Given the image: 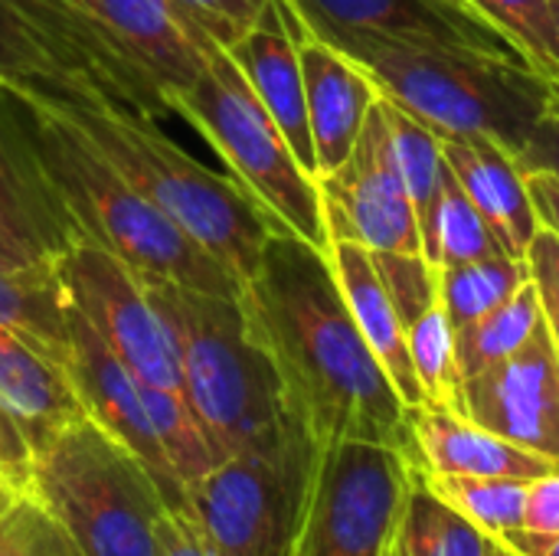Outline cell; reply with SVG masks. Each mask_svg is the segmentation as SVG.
Segmentation results:
<instances>
[{
	"instance_id": "6da1fadb",
	"label": "cell",
	"mask_w": 559,
	"mask_h": 556,
	"mask_svg": "<svg viewBox=\"0 0 559 556\" xmlns=\"http://www.w3.org/2000/svg\"><path fill=\"white\" fill-rule=\"evenodd\" d=\"M239 305L288 413L318 442H377L413 462L409 406L364 341L324 249L275 229Z\"/></svg>"
},
{
	"instance_id": "7a4b0ae2",
	"label": "cell",
	"mask_w": 559,
	"mask_h": 556,
	"mask_svg": "<svg viewBox=\"0 0 559 556\" xmlns=\"http://www.w3.org/2000/svg\"><path fill=\"white\" fill-rule=\"evenodd\" d=\"M29 128V141L49 193L72 229L118 256L144 285H180L239 298V279L200 249L167 213L134 190L98 147L56 108L10 92Z\"/></svg>"
},
{
	"instance_id": "3957f363",
	"label": "cell",
	"mask_w": 559,
	"mask_h": 556,
	"mask_svg": "<svg viewBox=\"0 0 559 556\" xmlns=\"http://www.w3.org/2000/svg\"><path fill=\"white\" fill-rule=\"evenodd\" d=\"M377 92L439 138H491L518 151L554 108L550 79L524 59L386 33H334Z\"/></svg>"
},
{
	"instance_id": "277c9868",
	"label": "cell",
	"mask_w": 559,
	"mask_h": 556,
	"mask_svg": "<svg viewBox=\"0 0 559 556\" xmlns=\"http://www.w3.org/2000/svg\"><path fill=\"white\" fill-rule=\"evenodd\" d=\"M43 105L66 115L134 190H141L200 249L229 269L239 285L252 279L269 236L285 229L229 174L210 170L190 157L170 134L157 128L154 118L111 102Z\"/></svg>"
},
{
	"instance_id": "5b68a950",
	"label": "cell",
	"mask_w": 559,
	"mask_h": 556,
	"mask_svg": "<svg viewBox=\"0 0 559 556\" xmlns=\"http://www.w3.org/2000/svg\"><path fill=\"white\" fill-rule=\"evenodd\" d=\"M147 288L170 324L183 397L223 459L265 446L298 423L239 298L180 285Z\"/></svg>"
},
{
	"instance_id": "8992f818",
	"label": "cell",
	"mask_w": 559,
	"mask_h": 556,
	"mask_svg": "<svg viewBox=\"0 0 559 556\" xmlns=\"http://www.w3.org/2000/svg\"><path fill=\"white\" fill-rule=\"evenodd\" d=\"M82 556H160L167 501L151 469L82 416L33 449L26 492Z\"/></svg>"
},
{
	"instance_id": "52a82bcc",
	"label": "cell",
	"mask_w": 559,
	"mask_h": 556,
	"mask_svg": "<svg viewBox=\"0 0 559 556\" xmlns=\"http://www.w3.org/2000/svg\"><path fill=\"white\" fill-rule=\"evenodd\" d=\"M170 115L183 118L226 164V174L288 233L328 252V226L318 177H311L285 134L262 108L226 49L206 56L193 85L167 95Z\"/></svg>"
},
{
	"instance_id": "ba28073f",
	"label": "cell",
	"mask_w": 559,
	"mask_h": 556,
	"mask_svg": "<svg viewBox=\"0 0 559 556\" xmlns=\"http://www.w3.org/2000/svg\"><path fill=\"white\" fill-rule=\"evenodd\" d=\"M318 449L292 423L278 439L226 456L190 482L183 514L216 556H292Z\"/></svg>"
},
{
	"instance_id": "9c48e42d",
	"label": "cell",
	"mask_w": 559,
	"mask_h": 556,
	"mask_svg": "<svg viewBox=\"0 0 559 556\" xmlns=\"http://www.w3.org/2000/svg\"><path fill=\"white\" fill-rule=\"evenodd\" d=\"M409 488L413 462L390 446H321L292 556H390Z\"/></svg>"
},
{
	"instance_id": "30bf717a",
	"label": "cell",
	"mask_w": 559,
	"mask_h": 556,
	"mask_svg": "<svg viewBox=\"0 0 559 556\" xmlns=\"http://www.w3.org/2000/svg\"><path fill=\"white\" fill-rule=\"evenodd\" d=\"M69 305L144 383L183 390L170 324L151 288L108 249L75 239L52 256Z\"/></svg>"
},
{
	"instance_id": "8fae6325",
	"label": "cell",
	"mask_w": 559,
	"mask_h": 556,
	"mask_svg": "<svg viewBox=\"0 0 559 556\" xmlns=\"http://www.w3.org/2000/svg\"><path fill=\"white\" fill-rule=\"evenodd\" d=\"M328 242L350 239L370 252H423L416 206L393 167L383 102L367 111L350 157L318 177Z\"/></svg>"
},
{
	"instance_id": "7c38bea8",
	"label": "cell",
	"mask_w": 559,
	"mask_h": 556,
	"mask_svg": "<svg viewBox=\"0 0 559 556\" xmlns=\"http://www.w3.org/2000/svg\"><path fill=\"white\" fill-rule=\"evenodd\" d=\"M465 416L559 465V354L547 324L518 354L465 380Z\"/></svg>"
},
{
	"instance_id": "4fadbf2b",
	"label": "cell",
	"mask_w": 559,
	"mask_h": 556,
	"mask_svg": "<svg viewBox=\"0 0 559 556\" xmlns=\"http://www.w3.org/2000/svg\"><path fill=\"white\" fill-rule=\"evenodd\" d=\"M69 377L88 419L128 446L157 478V488L170 511L187 508V492L174 475L157 433L144 406L141 380L124 367V360L102 341V334L69 305Z\"/></svg>"
},
{
	"instance_id": "5bb4252c",
	"label": "cell",
	"mask_w": 559,
	"mask_h": 556,
	"mask_svg": "<svg viewBox=\"0 0 559 556\" xmlns=\"http://www.w3.org/2000/svg\"><path fill=\"white\" fill-rule=\"evenodd\" d=\"M288 7L305 33L318 39L334 33H386L524 59V52L468 0H288Z\"/></svg>"
},
{
	"instance_id": "9a60e30c",
	"label": "cell",
	"mask_w": 559,
	"mask_h": 556,
	"mask_svg": "<svg viewBox=\"0 0 559 556\" xmlns=\"http://www.w3.org/2000/svg\"><path fill=\"white\" fill-rule=\"evenodd\" d=\"M85 10L115 49L164 95V105L167 95L197 82L206 56L216 49L177 0H85Z\"/></svg>"
},
{
	"instance_id": "2e32d148",
	"label": "cell",
	"mask_w": 559,
	"mask_h": 556,
	"mask_svg": "<svg viewBox=\"0 0 559 556\" xmlns=\"http://www.w3.org/2000/svg\"><path fill=\"white\" fill-rule=\"evenodd\" d=\"M305 36L301 20L288 7V0H272L262 20L233 46L226 49L239 66L242 79L272 115L278 131L285 134L288 147L295 151L298 164L314 174V147L308 131V105H305V79H301V56L298 39Z\"/></svg>"
},
{
	"instance_id": "e0dca14e",
	"label": "cell",
	"mask_w": 559,
	"mask_h": 556,
	"mask_svg": "<svg viewBox=\"0 0 559 556\" xmlns=\"http://www.w3.org/2000/svg\"><path fill=\"white\" fill-rule=\"evenodd\" d=\"M298 56L305 79L308 131L314 147V174L324 177L350 157L367 111L373 108L380 92L357 62H350L341 49L311 33L298 39Z\"/></svg>"
},
{
	"instance_id": "ac0fdd59",
	"label": "cell",
	"mask_w": 559,
	"mask_h": 556,
	"mask_svg": "<svg viewBox=\"0 0 559 556\" xmlns=\"http://www.w3.org/2000/svg\"><path fill=\"white\" fill-rule=\"evenodd\" d=\"M3 3L23 13L66 59H72L108 102L147 115L154 121L170 115L164 95L115 49L105 29L92 20L85 0H3Z\"/></svg>"
},
{
	"instance_id": "d6986e66",
	"label": "cell",
	"mask_w": 559,
	"mask_h": 556,
	"mask_svg": "<svg viewBox=\"0 0 559 556\" xmlns=\"http://www.w3.org/2000/svg\"><path fill=\"white\" fill-rule=\"evenodd\" d=\"M413 465L426 475H478V478H524L534 482L559 469L557 462L527 452L504 436L478 426L465 413L439 406H413Z\"/></svg>"
},
{
	"instance_id": "ffe728a7",
	"label": "cell",
	"mask_w": 559,
	"mask_h": 556,
	"mask_svg": "<svg viewBox=\"0 0 559 556\" xmlns=\"http://www.w3.org/2000/svg\"><path fill=\"white\" fill-rule=\"evenodd\" d=\"M442 154L452 177L478 206V213L488 220L501 246L511 256L524 259L540 223L531 203L527 177L521 174L514 151L491 138L475 134V138H442Z\"/></svg>"
},
{
	"instance_id": "44dd1931",
	"label": "cell",
	"mask_w": 559,
	"mask_h": 556,
	"mask_svg": "<svg viewBox=\"0 0 559 556\" xmlns=\"http://www.w3.org/2000/svg\"><path fill=\"white\" fill-rule=\"evenodd\" d=\"M0 406L16 419L29 449L85 416L69 364L0 328Z\"/></svg>"
},
{
	"instance_id": "7402d4cb",
	"label": "cell",
	"mask_w": 559,
	"mask_h": 556,
	"mask_svg": "<svg viewBox=\"0 0 559 556\" xmlns=\"http://www.w3.org/2000/svg\"><path fill=\"white\" fill-rule=\"evenodd\" d=\"M328 259H331L334 279L341 285V295H344L364 341L370 344V351L390 374L396 393L403 397V403L409 410L423 406V390H419V380H416V370L409 360V347H406V328H403L400 311L373 265V252L350 239H331Z\"/></svg>"
},
{
	"instance_id": "603a6c76",
	"label": "cell",
	"mask_w": 559,
	"mask_h": 556,
	"mask_svg": "<svg viewBox=\"0 0 559 556\" xmlns=\"http://www.w3.org/2000/svg\"><path fill=\"white\" fill-rule=\"evenodd\" d=\"M0 88L39 102H108L23 13L0 0ZM115 105V102H111Z\"/></svg>"
},
{
	"instance_id": "cb8c5ba5",
	"label": "cell",
	"mask_w": 559,
	"mask_h": 556,
	"mask_svg": "<svg viewBox=\"0 0 559 556\" xmlns=\"http://www.w3.org/2000/svg\"><path fill=\"white\" fill-rule=\"evenodd\" d=\"M0 328L69 364V298L52 259L0 269Z\"/></svg>"
},
{
	"instance_id": "d4e9b609",
	"label": "cell",
	"mask_w": 559,
	"mask_h": 556,
	"mask_svg": "<svg viewBox=\"0 0 559 556\" xmlns=\"http://www.w3.org/2000/svg\"><path fill=\"white\" fill-rule=\"evenodd\" d=\"M0 193L20 203L33 216V223L43 229V236L56 252L72 242V229L59 213L49 184L39 170L26 115L7 88H0Z\"/></svg>"
},
{
	"instance_id": "484cf974",
	"label": "cell",
	"mask_w": 559,
	"mask_h": 556,
	"mask_svg": "<svg viewBox=\"0 0 559 556\" xmlns=\"http://www.w3.org/2000/svg\"><path fill=\"white\" fill-rule=\"evenodd\" d=\"M495 537L449 508L439 495L426 488L413 469V488L406 498L400 547L406 556H488Z\"/></svg>"
},
{
	"instance_id": "4316f807",
	"label": "cell",
	"mask_w": 559,
	"mask_h": 556,
	"mask_svg": "<svg viewBox=\"0 0 559 556\" xmlns=\"http://www.w3.org/2000/svg\"><path fill=\"white\" fill-rule=\"evenodd\" d=\"M380 102H383V115H386L393 167L416 206L419 229H423V223L432 216L445 184L452 180V170L442 154V138L436 131H429L423 121H416L413 115H406L403 108H396L393 102H386L383 95H380Z\"/></svg>"
},
{
	"instance_id": "83f0119b",
	"label": "cell",
	"mask_w": 559,
	"mask_h": 556,
	"mask_svg": "<svg viewBox=\"0 0 559 556\" xmlns=\"http://www.w3.org/2000/svg\"><path fill=\"white\" fill-rule=\"evenodd\" d=\"M527 282V259L518 256H491L465 265H445L439 269V305L445 308L452 328L462 331L498 305H504Z\"/></svg>"
},
{
	"instance_id": "f1b7e54d",
	"label": "cell",
	"mask_w": 559,
	"mask_h": 556,
	"mask_svg": "<svg viewBox=\"0 0 559 556\" xmlns=\"http://www.w3.org/2000/svg\"><path fill=\"white\" fill-rule=\"evenodd\" d=\"M423 236V256L436 265H465V262H478V259H491V256H511L501 239L495 236V229L488 226V220L478 213V206L468 200V193L459 187V180L452 177L432 210V216L423 223L419 229Z\"/></svg>"
},
{
	"instance_id": "f546056e",
	"label": "cell",
	"mask_w": 559,
	"mask_h": 556,
	"mask_svg": "<svg viewBox=\"0 0 559 556\" xmlns=\"http://www.w3.org/2000/svg\"><path fill=\"white\" fill-rule=\"evenodd\" d=\"M540 324H544V308H540L534 282H527L504 305H498L475 324L455 331V347H459V364H462L465 380L518 354L537 334Z\"/></svg>"
},
{
	"instance_id": "4dcf8cb0",
	"label": "cell",
	"mask_w": 559,
	"mask_h": 556,
	"mask_svg": "<svg viewBox=\"0 0 559 556\" xmlns=\"http://www.w3.org/2000/svg\"><path fill=\"white\" fill-rule=\"evenodd\" d=\"M406 347L423 390V406L465 413V374L459 364L455 328L442 305H432L406 328Z\"/></svg>"
},
{
	"instance_id": "1f68e13d",
	"label": "cell",
	"mask_w": 559,
	"mask_h": 556,
	"mask_svg": "<svg viewBox=\"0 0 559 556\" xmlns=\"http://www.w3.org/2000/svg\"><path fill=\"white\" fill-rule=\"evenodd\" d=\"M419 478L432 495H439L449 508H455L462 518H468L475 528H481L491 537H504L508 531L524 528V501H527L524 478L426 475V472H419Z\"/></svg>"
},
{
	"instance_id": "d6a6232c",
	"label": "cell",
	"mask_w": 559,
	"mask_h": 556,
	"mask_svg": "<svg viewBox=\"0 0 559 556\" xmlns=\"http://www.w3.org/2000/svg\"><path fill=\"white\" fill-rule=\"evenodd\" d=\"M144 387V383H141ZM144 406L151 416V426L157 433V442L180 478L183 492L190 482L203 478L216 462H223L219 449L200 426L197 413L190 410L183 390H160V387H144Z\"/></svg>"
},
{
	"instance_id": "836d02e7",
	"label": "cell",
	"mask_w": 559,
	"mask_h": 556,
	"mask_svg": "<svg viewBox=\"0 0 559 556\" xmlns=\"http://www.w3.org/2000/svg\"><path fill=\"white\" fill-rule=\"evenodd\" d=\"M485 20H491L544 75L557 79L559 66L550 49V0H468Z\"/></svg>"
},
{
	"instance_id": "e575fe53",
	"label": "cell",
	"mask_w": 559,
	"mask_h": 556,
	"mask_svg": "<svg viewBox=\"0 0 559 556\" xmlns=\"http://www.w3.org/2000/svg\"><path fill=\"white\" fill-rule=\"evenodd\" d=\"M0 556H82L52 514L29 495H16L0 514Z\"/></svg>"
},
{
	"instance_id": "d590c367",
	"label": "cell",
	"mask_w": 559,
	"mask_h": 556,
	"mask_svg": "<svg viewBox=\"0 0 559 556\" xmlns=\"http://www.w3.org/2000/svg\"><path fill=\"white\" fill-rule=\"evenodd\" d=\"M373 265L400 311L403 328L439 305V269L423 252H373Z\"/></svg>"
},
{
	"instance_id": "8d00e7d4",
	"label": "cell",
	"mask_w": 559,
	"mask_h": 556,
	"mask_svg": "<svg viewBox=\"0 0 559 556\" xmlns=\"http://www.w3.org/2000/svg\"><path fill=\"white\" fill-rule=\"evenodd\" d=\"M177 3L219 49H233L272 7V0H177Z\"/></svg>"
},
{
	"instance_id": "74e56055",
	"label": "cell",
	"mask_w": 559,
	"mask_h": 556,
	"mask_svg": "<svg viewBox=\"0 0 559 556\" xmlns=\"http://www.w3.org/2000/svg\"><path fill=\"white\" fill-rule=\"evenodd\" d=\"M52 256L56 249L33 223V216L0 193V269H26Z\"/></svg>"
},
{
	"instance_id": "f35d334b",
	"label": "cell",
	"mask_w": 559,
	"mask_h": 556,
	"mask_svg": "<svg viewBox=\"0 0 559 556\" xmlns=\"http://www.w3.org/2000/svg\"><path fill=\"white\" fill-rule=\"evenodd\" d=\"M527 269L531 282L537 288L540 308H544V324L550 331V341L559 354V239L550 229H537V236L527 246Z\"/></svg>"
},
{
	"instance_id": "ab89813d",
	"label": "cell",
	"mask_w": 559,
	"mask_h": 556,
	"mask_svg": "<svg viewBox=\"0 0 559 556\" xmlns=\"http://www.w3.org/2000/svg\"><path fill=\"white\" fill-rule=\"evenodd\" d=\"M524 531L544 534V537H557L559 534V469L527 482Z\"/></svg>"
},
{
	"instance_id": "60d3db41",
	"label": "cell",
	"mask_w": 559,
	"mask_h": 556,
	"mask_svg": "<svg viewBox=\"0 0 559 556\" xmlns=\"http://www.w3.org/2000/svg\"><path fill=\"white\" fill-rule=\"evenodd\" d=\"M518 167L521 174H534V170H547L559 177V111L550 108L540 125L534 128V134L527 138V144L518 151Z\"/></svg>"
},
{
	"instance_id": "b9f144b4",
	"label": "cell",
	"mask_w": 559,
	"mask_h": 556,
	"mask_svg": "<svg viewBox=\"0 0 559 556\" xmlns=\"http://www.w3.org/2000/svg\"><path fill=\"white\" fill-rule=\"evenodd\" d=\"M160 556H216L183 511H164L157 524Z\"/></svg>"
},
{
	"instance_id": "7bdbcfd3",
	"label": "cell",
	"mask_w": 559,
	"mask_h": 556,
	"mask_svg": "<svg viewBox=\"0 0 559 556\" xmlns=\"http://www.w3.org/2000/svg\"><path fill=\"white\" fill-rule=\"evenodd\" d=\"M527 190H531L537 223L559 239V177L547 170H534L527 174Z\"/></svg>"
},
{
	"instance_id": "ee69618b",
	"label": "cell",
	"mask_w": 559,
	"mask_h": 556,
	"mask_svg": "<svg viewBox=\"0 0 559 556\" xmlns=\"http://www.w3.org/2000/svg\"><path fill=\"white\" fill-rule=\"evenodd\" d=\"M498 541H504L511 551H518L521 556H559V534L557 537H544V534H531V531L518 528V531H508Z\"/></svg>"
},
{
	"instance_id": "f6af8a7d",
	"label": "cell",
	"mask_w": 559,
	"mask_h": 556,
	"mask_svg": "<svg viewBox=\"0 0 559 556\" xmlns=\"http://www.w3.org/2000/svg\"><path fill=\"white\" fill-rule=\"evenodd\" d=\"M550 49L559 66V0H550Z\"/></svg>"
},
{
	"instance_id": "bcb514c9",
	"label": "cell",
	"mask_w": 559,
	"mask_h": 556,
	"mask_svg": "<svg viewBox=\"0 0 559 556\" xmlns=\"http://www.w3.org/2000/svg\"><path fill=\"white\" fill-rule=\"evenodd\" d=\"M488 556H521V554H518V551H511L504 541H498V537H495V544H491V554Z\"/></svg>"
},
{
	"instance_id": "7dc6e473",
	"label": "cell",
	"mask_w": 559,
	"mask_h": 556,
	"mask_svg": "<svg viewBox=\"0 0 559 556\" xmlns=\"http://www.w3.org/2000/svg\"><path fill=\"white\" fill-rule=\"evenodd\" d=\"M550 88H554V108L559 111V75L554 79V82H550Z\"/></svg>"
},
{
	"instance_id": "c3c4849f",
	"label": "cell",
	"mask_w": 559,
	"mask_h": 556,
	"mask_svg": "<svg viewBox=\"0 0 559 556\" xmlns=\"http://www.w3.org/2000/svg\"><path fill=\"white\" fill-rule=\"evenodd\" d=\"M13 498H16V495H3V498H0V514H3V511H7V505H10V501H13Z\"/></svg>"
},
{
	"instance_id": "681fc988",
	"label": "cell",
	"mask_w": 559,
	"mask_h": 556,
	"mask_svg": "<svg viewBox=\"0 0 559 556\" xmlns=\"http://www.w3.org/2000/svg\"><path fill=\"white\" fill-rule=\"evenodd\" d=\"M390 556H406V554H403V547H400V537H396V547L390 551Z\"/></svg>"
},
{
	"instance_id": "f907efd6",
	"label": "cell",
	"mask_w": 559,
	"mask_h": 556,
	"mask_svg": "<svg viewBox=\"0 0 559 556\" xmlns=\"http://www.w3.org/2000/svg\"><path fill=\"white\" fill-rule=\"evenodd\" d=\"M3 495H16V492H10L7 485H0V498H3Z\"/></svg>"
}]
</instances>
